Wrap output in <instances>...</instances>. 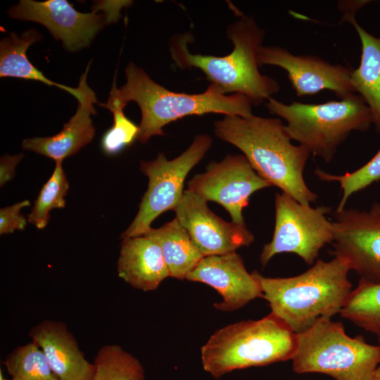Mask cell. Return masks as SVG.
I'll use <instances>...</instances> for the list:
<instances>
[{
	"instance_id": "obj_9",
	"label": "cell",
	"mask_w": 380,
	"mask_h": 380,
	"mask_svg": "<svg viewBox=\"0 0 380 380\" xmlns=\"http://www.w3.org/2000/svg\"><path fill=\"white\" fill-rule=\"evenodd\" d=\"M274 208L273 236L262 249L260 264L264 267L274 255L291 253L313 265L320 250L334 241L332 221L327 217L331 208L303 205L284 192L276 193Z\"/></svg>"
},
{
	"instance_id": "obj_4",
	"label": "cell",
	"mask_w": 380,
	"mask_h": 380,
	"mask_svg": "<svg viewBox=\"0 0 380 380\" xmlns=\"http://www.w3.org/2000/svg\"><path fill=\"white\" fill-rule=\"evenodd\" d=\"M126 82L118 88L114 80L108 99L123 107L135 101L141 112L137 137L141 144L156 135H163V127L171 122L189 115L220 113L248 118L253 115L252 103L244 95H224L207 89L200 94L168 90L153 81L140 67L129 63L125 69Z\"/></svg>"
},
{
	"instance_id": "obj_3",
	"label": "cell",
	"mask_w": 380,
	"mask_h": 380,
	"mask_svg": "<svg viewBox=\"0 0 380 380\" xmlns=\"http://www.w3.org/2000/svg\"><path fill=\"white\" fill-rule=\"evenodd\" d=\"M350 267L346 260L317 259L302 274L291 277H267L258 271V280L271 312L296 334L310 328L320 318H332L351 291Z\"/></svg>"
},
{
	"instance_id": "obj_23",
	"label": "cell",
	"mask_w": 380,
	"mask_h": 380,
	"mask_svg": "<svg viewBox=\"0 0 380 380\" xmlns=\"http://www.w3.org/2000/svg\"><path fill=\"white\" fill-rule=\"evenodd\" d=\"M96 372L92 380H144L140 361L117 344L101 347L94 358Z\"/></svg>"
},
{
	"instance_id": "obj_6",
	"label": "cell",
	"mask_w": 380,
	"mask_h": 380,
	"mask_svg": "<svg viewBox=\"0 0 380 380\" xmlns=\"http://www.w3.org/2000/svg\"><path fill=\"white\" fill-rule=\"evenodd\" d=\"M266 107L286 121L284 129L291 139L327 163L352 132H365L373 124L369 108L356 94L323 103L286 104L270 97Z\"/></svg>"
},
{
	"instance_id": "obj_24",
	"label": "cell",
	"mask_w": 380,
	"mask_h": 380,
	"mask_svg": "<svg viewBox=\"0 0 380 380\" xmlns=\"http://www.w3.org/2000/svg\"><path fill=\"white\" fill-rule=\"evenodd\" d=\"M12 380H60L33 341L13 350L2 362Z\"/></svg>"
},
{
	"instance_id": "obj_18",
	"label": "cell",
	"mask_w": 380,
	"mask_h": 380,
	"mask_svg": "<svg viewBox=\"0 0 380 380\" xmlns=\"http://www.w3.org/2000/svg\"><path fill=\"white\" fill-rule=\"evenodd\" d=\"M117 270L125 282L146 292L170 277L160 246L146 235L122 240Z\"/></svg>"
},
{
	"instance_id": "obj_12",
	"label": "cell",
	"mask_w": 380,
	"mask_h": 380,
	"mask_svg": "<svg viewBox=\"0 0 380 380\" xmlns=\"http://www.w3.org/2000/svg\"><path fill=\"white\" fill-rule=\"evenodd\" d=\"M81 13L66 0H20L8 13L14 19L34 21L45 26L64 49L77 51L89 45L96 34L110 23L106 13Z\"/></svg>"
},
{
	"instance_id": "obj_28",
	"label": "cell",
	"mask_w": 380,
	"mask_h": 380,
	"mask_svg": "<svg viewBox=\"0 0 380 380\" xmlns=\"http://www.w3.org/2000/svg\"><path fill=\"white\" fill-rule=\"evenodd\" d=\"M28 200L18 202L0 210V234H9L15 230H24L27 226V219L21 213V209L29 206Z\"/></svg>"
},
{
	"instance_id": "obj_27",
	"label": "cell",
	"mask_w": 380,
	"mask_h": 380,
	"mask_svg": "<svg viewBox=\"0 0 380 380\" xmlns=\"http://www.w3.org/2000/svg\"><path fill=\"white\" fill-rule=\"evenodd\" d=\"M100 106L109 109L113 114V124L101 139V148L107 155H115L137 139L139 126L126 117L122 106L118 102L108 99Z\"/></svg>"
},
{
	"instance_id": "obj_30",
	"label": "cell",
	"mask_w": 380,
	"mask_h": 380,
	"mask_svg": "<svg viewBox=\"0 0 380 380\" xmlns=\"http://www.w3.org/2000/svg\"><path fill=\"white\" fill-rule=\"evenodd\" d=\"M368 2H369V1H339L338 6L339 10L343 12V15H355L357 10Z\"/></svg>"
},
{
	"instance_id": "obj_32",
	"label": "cell",
	"mask_w": 380,
	"mask_h": 380,
	"mask_svg": "<svg viewBox=\"0 0 380 380\" xmlns=\"http://www.w3.org/2000/svg\"><path fill=\"white\" fill-rule=\"evenodd\" d=\"M0 380H12V379H8L5 378V376H4V374H3V371L1 369H0Z\"/></svg>"
},
{
	"instance_id": "obj_13",
	"label": "cell",
	"mask_w": 380,
	"mask_h": 380,
	"mask_svg": "<svg viewBox=\"0 0 380 380\" xmlns=\"http://www.w3.org/2000/svg\"><path fill=\"white\" fill-rule=\"evenodd\" d=\"M258 63L259 67L270 65L285 70L298 96L329 89L343 99L356 93L351 82L352 70L315 56H296L280 46H262L258 53Z\"/></svg>"
},
{
	"instance_id": "obj_29",
	"label": "cell",
	"mask_w": 380,
	"mask_h": 380,
	"mask_svg": "<svg viewBox=\"0 0 380 380\" xmlns=\"http://www.w3.org/2000/svg\"><path fill=\"white\" fill-rule=\"evenodd\" d=\"M24 155H4L0 160V185L3 186L11 181L15 175V167L21 161Z\"/></svg>"
},
{
	"instance_id": "obj_10",
	"label": "cell",
	"mask_w": 380,
	"mask_h": 380,
	"mask_svg": "<svg viewBox=\"0 0 380 380\" xmlns=\"http://www.w3.org/2000/svg\"><path fill=\"white\" fill-rule=\"evenodd\" d=\"M331 255L347 262L360 279L380 283V202L368 210L343 208L332 221Z\"/></svg>"
},
{
	"instance_id": "obj_22",
	"label": "cell",
	"mask_w": 380,
	"mask_h": 380,
	"mask_svg": "<svg viewBox=\"0 0 380 380\" xmlns=\"http://www.w3.org/2000/svg\"><path fill=\"white\" fill-rule=\"evenodd\" d=\"M358 327L374 335L380 343V283L359 279L339 314Z\"/></svg>"
},
{
	"instance_id": "obj_8",
	"label": "cell",
	"mask_w": 380,
	"mask_h": 380,
	"mask_svg": "<svg viewBox=\"0 0 380 380\" xmlns=\"http://www.w3.org/2000/svg\"><path fill=\"white\" fill-rule=\"evenodd\" d=\"M212 144L210 136L198 134L186 151L172 160L160 153L156 159L140 163L141 171L148 179V188L134 220L120 235L122 240L145 235L156 217L175 209L182 198L188 173L203 159Z\"/></svg>"
},
{
	"instance_id": "obj_17",
	"label": "cell",
	"mask_w": 380,
	"mask_h": 380,
	"mask_svg": "<svg viewBox=\"0 0 380 380\" xmlns=\"http://www.w3.org/2000/svg\"><path fill=\"white\" fill-rule=\"evenodd\" d=\"M29 336L60 380H92L96 366L85 358L65 323L43 320L31 328Z\"/></svg>"
},
{
	"instance_id": "obj_16",
	"label": "cell",
	"mask_w": 380,
	"mask_h": 380,
	"mask_svg": "<svg viewBox=\"0 0 380 380\" xmlns=\"http://www.w3.org/2000/svg\"><path fill=\"white\" fill-rule=\"evenodd\" d=\"M89 62L80 77V90L76 113L58 134L47 137H33L23 141L22 148L45 156L56 162L77 153L94 137L95 127L91 118L96 115L94 103H99L95 92L88 86L87 78L90 67Z\"/></svg>"
},
{
	"instance_id": "obj_19",
	"label": "cell",
	"mask_w": 380,
	"mask_h": 380,
	"mask_svg": "<svg viewBox=\"0 0 380 380\" xmlns=\"http://www.w3.org/2000/svg\"><path fill=\"white\" fill-rule=\"evenodd\" d=\"M355 28L362 44L359 67L352 70L351 82L369 108L376 131L380 133V37L368 33L355 20V15H343Z\"/></svg>"
},
{
	"instance_id": "obj_1",
	"label": "cell",
	"mask_w": 380,
	"mask_h": 380,
	"mask_svg": "<svg viewBox=\"0 0 380 380\" xmlns=\"http://www.w3.org/2000/svg\"><path fill=\"white\" fill-rule=\"evenodd\" d=\"M214 132L217 137L238 148L271 186L303 205L316 201L318 196L303 176L310 153L304 146L291 144L279 118L224 115L214 122Z\"/></svg>"
},
{
	"instance_id": "obj_5",
	"label": "cell",
	"mask_w": 380,
	"mask_h": 380,
	"mask_svg": "<svg viewBox=\"0 0 380 380\" xmlns=\"http://www.w3.org/2000/svg\"><path fill=\"white\" fill-rule=\"evenodd\" d=\"M296 341V334L270 312L215 331L201 348V362L206 372L219 379L234 370L291 360Z\"/></svg>"
},
{
	"instance_id": "obj_11",
	"label": "cell",
	"mask_w": 380,
	"mask_h": 380,
	"mask_svg": "<svg viewBox=\"0 0 380 380\" xmlns=\"http://www.w3.org/2000/svg\"><path fill=\"white\" fill-rule=\"evenodd\" d=\"M271 186L253 168L244 155H227L210 162L205 171L193 177L188 189L206 201H214L229 213L232 222L245 225L243 209L254 192Z\"/></svg>"
},
{
	"instance_id": "obj_15",
	"label": "cell",
	"mask_w": 380,
	"mask_h": 380,
	"mask_svg": "<svg viewBox=\"0 0 380 380\" xmlns=\"http://www.w3.org/2000/svg\"><path fill=\"white\" fill-rule=\"evenodd\" d=\"M186 279L214 288L222 300L213 306L223 312L234 311L255 298H263L258 280L247 271L242 258L236 251L205 256Z\"/></svg>"
},
{
	"instance_id": "obj_14",
	"label": "cell",
	"mask_w": 380,
	"mask_h": 380,
	"mask_svg": "<svg viewBox=\"0 0 380 380\" xmlns=\"http://www.w3.org/2000/svg\"><path fill=\"white\" fill-rule=\"evenodd\" d=\"M174 211L204 256L234 252L255 240L246 224L222 220L210 210L205 200L189 189L184 190Z\"/></svg>"
},
{
	"instance_id": "obj_26",
	"label": "cell",
	"mask_w": 380,
	"mask_h": 380,
	"mask_svg": "<svg viewBox=\"0 0 380 380\" xmlns=\"http://www.w3.org/2000/svg\"><path fill=\"white\" fill-rule=\"evenodd\" d=\"M314 173L320 180L339 183L342 196L336 213L340 212L353 194L380 180V148L371 160L353 172L336 175L317 168Z\"/></svg>"
},
{
	"instance_id": "obj_31",
	"label": "cell",
	"mask_w": 380,
	"mask_h": 380,
	"mask_svg": "<svg viewBox=\"0 0 380 380\" xmlns=\"http://www.w3.org/2000/svg\"><path fill=\"white\" fill-rule=\"evenodd\" d=\"M372 380H380V364L375 370Z\"/></svg>"
},
{
	"instance_id": "obj_21",
	"label": "cell",
	"mask_w": 380,
	"mask_h": 380,
	"mask_svg": "<svg viewBox=\"0 0 380 380\" xmlns=\"http://www.w3.org/2000/svg\"><path fill=\"white\" fill-rule=\"evenodd\" d=\"M42 34L34 28L23 32L20 36L11 32L0 42V77H12L36 80L49 86H55L68 91L77 100L80 97L79 87L72 88L54 82L44 75L29 61L27 50L34 43L42 39Z\"/></svg>"
},
{
	"instance_id": "obj_2",
	"label": "cell",
	"mask_w": 380,
	"mask_h": 380,
	"mask_svg": "<svg viewBox=\"0 0 380 380\" xmlns=\"http://www.w3.org/2000/svg\"><path fill=\"white\" fill-rule=\"evenodd\" d=\"M227 36L234 45L224 56L193 54L188 49L190 33L172 37L170 51L172 60L182 68H197L210 82L208 89L220 94H241L258 106L280 90L274 79L259 70L258 53L265 31L253 17L242 15L227 27Z\"/></svg>"
},
{
	"instance_id": "obj_25",
	"label": "cell",
	"mask_w": 380,
	"mask_h": 380,
	"mask_svg": "<svg viewBox=\"0 0 380 380\" xmlns=\"http://www.w3.org/2000/svg\"><path fill=\"white\" fill-rule=\"evenodd\" d=\"M68 189L69 183L62 162H56L52 175L41 189L27 215V221L39 229L46 227L50 220L51 210L65 206V196Z\"/></svg>"
},
{
	"instance_id": "obj_20",
	"label": "cell",
	"mask_w": 380,
	"mask_h": 380,
	"mask_svg": "<svg viewBox=\"0 0 380 380\" xmlns=\"http://www.w3.org/2000/svg\"><path fill=\"white\" fill-rule=\"evenodd\" d=\"M145 235L160 246L171 277L186 279L205 257L176 218L159 228L151 227Z\"/></svg>"
},
{
	"instance_id": "obj_7",
	"label": "cell",
	"mask_w": 380,
	"mask_h": 380,
	"mask_svg": "<svg viewBox=\"0 0 380 380\" xmlns=\"http://www.w3.org/2000/svg\"><path fill=\"white\" fill-rule=\"evenodd\" d=\"M291 359L297 374L319 373L334 380H372L380 364V346L368 343L362 335L350 337L343 324L320 318L296 334Z\"/></svg>"
}]
</instances>
